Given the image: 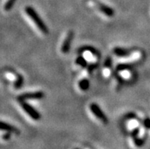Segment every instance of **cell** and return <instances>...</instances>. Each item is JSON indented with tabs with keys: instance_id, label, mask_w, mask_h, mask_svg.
<instances>
[{
	"instance_id": "1",
	"label": "cell",
	"mask_w": 150,
	"mask_h": 149,
	"mask_svg": "<svg viewBox=\"0 0 150 149\" xmlns=\"http://www.w3.org/2000/svg\"><path fill=\"white\" fill-rule=\"evenodd\" d=\"M25 13L28 15L29 18L33 21V22L35 24L38 28L41 31L43 34H47L49 33V30L45 23L42 20L41 18L40 17V15H38V13L36 11V10L34 9V8L31 6H26L25 8Z\"/></svg>"
},
{
	"instance_id": "2",
	"label": "cell",
	"mask_w": 150,
	"mask_h": 149,
	"mask_svg": "<svg viewBox=\"0 0 150 149\" xmlns=\"http://www.w3.org/2000/svg\"><path fill=\"white\" fill-rule=\"evenodd\" d=\"M20 105H21V108L23 109V110L25 112V113L29 116V117L33 119L34 120H40V118H41V115L40 113L34 107H33L32 106L29 104L28 103L25 102V100H23V101H20Z\"/></svg>"
},
{
	"instance_id": "3",
	"label": "cell",
	"mask_w": 150,
	"mask_h": 149,
	"mask_svg": "<svg viewBox=\"0 0 150 149\" xmlns=\"http://www.w3.org/2000/svg\"><path fill=\"white\" fill-rule=\"evenodd\" d=\"M45 95L41 91H33V92H26L19 95L17 97L18 101H23V100H29V99H42L44 98Z\"/></svg>"
},
{
	"instance_id": "4",
	"label": "cell",
	"mask_w": 150,
	"mask_h": 149,
	"mask_svg": "<svg viewBox=\"0 0 150 149\" xmlns=\"http://www.w3.org/2000/svg\"><path fill=\"white\" fill-rule=\"evenodd\" d=\"M90 109H91V113H93L94 115L97 117L98 119H100L101 122H103L104 123H108V117H107L105 113L103 112L102 109H101V107L97 104H95V103L91 104V105H90Z\"/></svg>"
},
{
	"instance_id": "5",
	"label": "cell",
	"mask_w": 150,
	"mask_h": 149,
	"mask_svg": "<svg viewBox=\"0 0 150 149\" xmlns=\"http://www.w3.org/2000/svg\"><path fill=\"white\" fill-rule=\"evenodd\" d=\"M73 37H74V32L72 30H69L66 38H65L64 41L63 42L62 47H61L62 53H64V54H67L69 53V51L71 48V44H72Z\"/></svg>"
},
{
	"instance_id": "6",
	"label": "cell",
	"mask_w": 150,
	"mask_h": 149,
	"mask_svg": "<svg viewBox=\"0 0 150 149\" xmlns=\"http://www.w3.org/2000/svg\"><path fill=\"white\" fill-rule=\"evenodd\" d=\"M0 130L9 132L14 133V134H20V130L17 127L14 126L12 125L6 123V122H3V121H0Z\"/></svg>"
},
{
	"instance_id": "7",
	"label": "cell",
	"mask_w": 150,
	"mask_h": 149,
	"mask_svg": "<svg viewBox=\"0 0 150 149\" xmlns=\"http://www.w3.org/2000/svg\"><path fill=\"white\" fill-rule=\"evenodd\" d=\"M98 8L103 14H105L108 17H113L114 15V9L107 5H105L101 2H98Z\"/></svg>"
},
{
	"instance_id": "8",
	"label": "cell",
	"mask_w": 150,
	"mask_h": 149,
	"mask_svg": "<svg viewBox=\"0 0 150 149\" xmlns=\"http://www.w3.org/2000/svg\"><path fill=\"white\" fill-rule=\"evenodd\" d=\"M131 50H129L128 49H125V48L121 47H115L114 49V53L117 56L120 57H125L131 54Z\"/></svg>"
},
{
	"instance_id": "9",
	"label": "cell",
	"mask_w": 150,
	"mask_h": 149,
	"mask_svg": "<svg viewBox=\"0 0 150 149\" xmlns=\"http://www.w3.org/2000/svg\"><path fill=\"white\" fill-rule=\"evenodd\" d=\"M78 52L79 53H83V52H89V53H91V54L95 55V56H100V53H99L98 51L95 49V48L91 47V46L82 47L79 48V49H78Z\"/></svg>"
},
{
	"instance_id": "10",
	"label": "cell",
	"mask_w": 150,
	"mask_h": 149,
	"mask_svg": "<svg viewBox=\"0 0 150 149\" xmlns=\"http://www.w3.org/2000/svg\"><path fill=\"white\" fill-rule=\"evenodd\" d=\"M135 66V62L132 63H120L117 66V71H125L132 68Z\"/></svg>"
},
{
	"instance_id": "11",
	"label": "cell",
	"mask_w": 150,
	"mask_h": 149,
	"mask_svg": "<svg viewBox=\"0 0 150 149\" xmlns=\"http://www.w3.org/2000/svg\"><path fill=\"white\" fill-rule=\"evenodd\" d=\"M16 80H15V83H14V88L15 89L21 88L24 85V78L20 74H16Z\"/></svg>"
},
{
	"instance_id": "12",
	"label": "cell",
	"mask_w": 150,
	"mask_h": 149,
	"mask_svg": "<svg viewBox=\"0 0 150 149\" xmlns=\"http://www.w3.org/2000/svg\"><path fill=\"white\" fill-rule=\"evenodd\" d=\"M89 86L90 82L87 78H83V79L80 80L79 82V87L82 91H87L88 89L89 88Z\"/></svg>"
},
{
	"instance_id": "13",
	"label": "cell",
	"mask_w": 150,
	"mask_h": 149,
	"mask_svg": "<svg viewBox=\"0 0 150 149\" xmlns=\"http://www.w3.org/2000/svg\"><path fill=\"white\" fill-rule=\"evenodd\" d=\"M76 64L78 65V66H80L82 68H86L88 66L87 60L83 56H79L78 58H76Z\"/></svg>"
},
{
	"instance_id": "14",
	"label": "cell",
	"mask_w": 150,
	"mask_h": 149,
	"mask_svg": "<svg viewBox=\"0 0 150 149\" xmlns=\"http://www.w3.org/2000/svg\"><path fill=\"white\" fill-rule=\"evenodd\" d=\"M17 0H7L4 6V9L6 11H9L13 8L14 5Z\"/></svg>"
},
{
	"instance_id": "15",
	"label": "cell",
	"mask_w": 150,
	"mask_h": 149,
	"mask_svg": "<svg viewBox=\"0 0 150 149\" xmlns=\"http://www.w3.org/2000/svg\"><path fill=\"white\" fill-rule=\"evenodd\" d=\"M133 142L135 143V145L138 147H141L144 145V140L142 139V138H139L138 136L137 137H135V138H133Z\"/></svg>"
},
{
	"instance_id": "16",
	"label": "cell",
	"mask_w": 150,
	"mask_h": 149,
	"mask_svg": "<svg viewBox=\"0 0 150 149\" xmlns=\"http://www.w3.org/2000/svg\"><path fill=\"white\" fill-rule=\"evenodd\" d=\"M98 66V62H95V63H91V64L88 65V66H87L88 72L91 73L92 71H94L95 68H97Z\"/></svg>"
},
{
	"instance_id": "17",
	"label": "cell",
	"mask_w": 150,
	"mask_h": 149,
	"mask_svg": "<svg viewBox=\"0 0 150 149\" xmlns=\"http://www.w3.org/2000/svg\"><path fill=\"white\" fill-rule=\"evenodd\" d=\"M111 65H112V59H111V58H110V56H108L106 59L104 66H105V68H110V66H111Z\"/></svg>"
},
{
	"instance_id": "18",
	"label": "cell",
	"mask_w": 150,
	"mask_h": 149,
	"mask_svg": "<svg viewBox=\"0 0 150 149\" xmlns=\"http://www.w3.org/2000/svg\"><path fill=\"white\" fill-rule=\"evenodd\" d=\"M139 133V127H137V128L133 129V131L131 132V136L132 138H135V137H137Z\"/></svg>"
},
{
	"instance_id": "19",
	"label": "cell",
	"mask_w": 150,
	"mask_h": 149,
	"mask_svg": "<svg viewBox=\"0 0 150 149\" xmlns=\"http://www.w3.org/2000/svg\"><path fill=\"white\" fill-rule=\"evenodd\" d=\"M143 125L147 129H150V119L149 118H146L145 119L144 121H143Z\"/></svg>"
},
{
	"instance_id": "20",
	"label": "cell",
	"mask_w": 150,
	"mask_h": 149,
	"mask_svg": "<svg viewBox=\"0 0 150 149\" xmlns=\"http://www.w3.org/2000/svg\"><path fill=\"white\" fill-rule=\"evenodd\" d=\"M11 132H7L6 133H5L4 135H2V139L6 140V141H7V140H9L10 137H11Z\"/></svg>"
},
{
	"instance_id": "21",
	"label": "cell",
	"mask_w": 150,
	"mask_h": 149,
	"mask_svg": "<svg viewBox=\"0 0 150 149\" xmlns=\"http://www.w3.org/2000/svg\"><path fill=\"white\" fill-rule=\"evenodd\" d=\"M126 117H127V119H133L135 118L136 115H135V113H128L127 115L126 116Z\"/></svg>"
}]
</instances>
